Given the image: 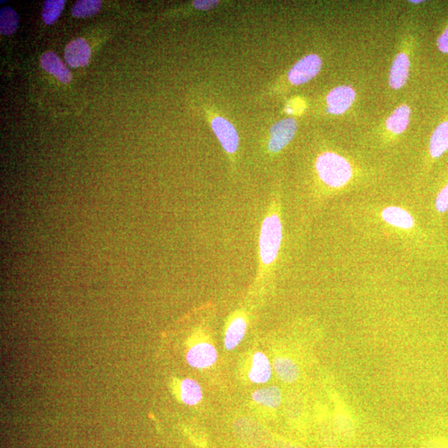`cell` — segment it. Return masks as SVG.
I'll list each match as a JSON object with an SVG mask.
<instances>
[{"label": "cell", "mask_w": 448, "mask_h": 448, "mask_svg": "<svg viewBox=\"0 0 448 448\" xmlns=\"http://www.w3.org/2000/svg\"><path fill=\"white\" fill-rule=\"evenodd\" d=\"M274 368L279 379L285 383H294L299 378V367L291 359L286 357L276 359L274 362Z\"/></svg>", "instance_id": "14"}, {"label": "cell", "mask_w": 448, "mask_h": 448, "mask_svg": "<svg viewBox=\"0 0 448 448\" xmlns=\"http://www.w3.org/2000/svg\"><path fill=\"white\" fill-rule=\"evenodd\" d=\"M410 119V109L406 105L395 109L386 120V127L393 134L403 133L407 129Z\"/></svg>", "instance_id": "18"}, {"label": "cell", "mask_w": 448, "mask_h": 448, "mask_svg": "<svg viewBox=\"0 0 448 448\" xmlns=\"http://www.w3.org/2000/svg\"><path fill=\"white\" fill-rule=\"evenodd\" d=\"M410 62L409 57L404 53H399L393 61L391 74H389V85L393 89H400L408 80Z\"/></svg>", "instance_id": "12"}, {"label": "cell", "mask_w": 448, "mask_h": 448, "mask_svg": "<svg viewBox=\"0 0 448 448\" xmlns=\"http://www.w3.org/2000/svg\"><path fill=\"white\" fill-rule=\"evenodd\" d=\"M219 4V1H212V0H198V1H194V6L196 8H198L199 10H210L212 8L216 7Z\"/></svg>", "instance_id": "26"}, {"label": "cell", "mask_w": 448, "mask_h": 448, "mask_svg": "<svg viewBox=\"0 0 448 448\" xmlns=\"http://www.w3.org/2000/svg\"><path fill=\"white\" fill-rule=\"evenodd\" d=\"M202 388L195 380L184 379L181 384V397L184 404L195 405L202 400Z\"/></svg>", "instance_id": "20"}, {"label": "cell", "mask_w": 448, "mask_h": 448, "mask_svg": "<svg viewBox=\"0 0 448 448\" xmlns=\"http://www.w3.org/2000/svg\"><path fill=\"white\" fill-rule=\"evenodd\" d=\"M100 7V0H79L75 3L72 14L76 18H87L98 12Z\"/></svg>", "instance_id": "23"}, {"label": "cell", "mask_w": 448, "mask_h": 448, "mask_svg": "<svg viewBox=\"0 0 448 448\" xmlns=\"http://www.w3.org/2000/svg\"><path fill=\"white\" fill-rule=\"evenodd\" d=\"M438 48L442 53H448V27L438 37Z\"/></svg>", "instance_id": "27"}, {"label": "cell", "mask_w": 448, "mask_h": 448, "mask_svg": "<svg viewBox=\"0 0 448 448\" xmlns=\"http://www.w3.org/2000/svg\"><path fill=\"white\" fill-rule=\"evenodd\" d=\"M283 240V226L280 217L271 213L262 222L259 238V253L265 266H270L278 257Z\"/></svg>", "instance_id": "2"}, {"label": "cell", "mask_w": 448, "mask_h": 448, "mask_svg": "<svg viewBox=\"0 0 448 448\" xmlns=\"http://www.w3.org/2000/svg\"><path fill=\"white\" fill-rule=\"evenodd\" d=\"M436 208L438 211L440 213H445L448 209V183L438 195Z\"/></svg>", "instance_id": "25"}, {"label": "cell", "mask_w": 448, "mask_h": 448, "mask_svg": "<svg viewBox=\"0 0 448 448\" xmlns=\"http://www.w3.org/2000/svg\"><path fill=\"white\" fill-rule=\"evenodd\" d=\"M212 128L226 152L232 154L238 148V135L235 128L229 120L217 116L212 120Z\"/></svg>", "instance_id": "6"}, {"label": "cell", "mask_w": 448, "mask_h": 448, "mask_svg": "<svg viewBox=\"0 0 448 448\" xmlns=\"http://www.w3.org/2000/svg\"><path fill=\"white\" fill-rule=\"evenodd\" d=\"M217 357L215 347L208 343H201L188 351L187 361L192 367L205 368L212 366L216 362Z\"/></svg>", "instance_id": "10"}, {"label": "cell", "mask_w": 448, "mask_h": 448, "mask_svg": "<svg viewBox=\"0 0 448 448\" xmlns=\"http://www.w3.org/2000/svg\"><path fill=\"white\" fill-rule=\"evenodd\" d=\"M321 65V58L316 54L305 56L292 66L288 73L289 81L294 85L304 84L319 73Z\"/></svg>", "instance_id": "4"}, {"label": "cell", "mask_w": 448, "mask_h": 448, "mask_svg": "<svg viewBox=\"0 0 448 448\" xmlns=\"http://www.w3.org/2000/svg\"><path fill=\"white\" fill-rule=\"evenodd\" d=\"M65 3V0H46L42 12L46 24L50 25L56 22L64 10Z\"/></svg>", "instance_id": "22"}, {"label": "cell", "mask_w": 448, "mask_h": 448, "mask_svg": "<svg viewBox=\"0 0 448 448\" xmlns=\"http://www.w3.org/2000/svg\"><path fill=\"white\" fill-rule=\"evenodd\" d=\"M316 168L322 181L332 188H340L352 177V169L344 157L325 152L317 159Z\"/></svg>", "instance_id": "1"}, {"label": "cell", "mask_w": 448, "mask_h": 448, "mask_svg": "<svg viewBox=\"0 0 448 448\" xmlns=\"http://www.w3.org/2000/svg\"><path fill=\"white\" fill-rule=\"evenodd\" d=\"M420 448H448V438H433L427 439Z\"/></svg>", "instance_id": "24"}, {"label": "cell", "mask_w": 448, "mask_h": 448, "mask_svg": "<svg viewBox=\"0 0 448 448\" xmlns=\"http://www.w3.org/2000/svg\"><path fill=\"white\" fill-rule=\"evenodd\" d=\"M332 422L339 438L351 442L357 435V426L352 416L347 411L344 404L337 406L333 414Z\"/></svg>", "instance_id": "8"}, {"label": "cell", "mask_w": 448, "mask_h": 448, "mask_svg": "<svg viewBox=\"0 0 448 448\" xmlns=\"http://www.w3.org/2000/svg\"><path fill=\"white\" fill-rule=\"evenodd\" d=\"M410 2H411V3H422V1H410Z\"/></svg>", "instance_id": "29"}, {"label": "cell", "mask_w": 448, "mask_h": 448, "mask_svg": "<svg viewBox=\"0 0 448 448\" xmlns=\"http://www.w3.org/2000/svg\"><path fill=\"white\" fill-rule=\"evenodd\" d=\"M256 403L269 408H276L282 403V392L276 386L259 388L253 393Z\"/></svg>", "instance_id": "19"}, {"label": "cell", "mask_w": 448, "mask_h": 448, "mask_svg": "<svg viewBox=\"0 0 448 448\" xmlns=\"http://www.w3.org/2000/svg\"><path fill=\"white\" fill-rule=\"evenodd\" d=\"M297 123L294 119L288 118L272 125L269 148L271 152H278L290 143L296 132Z\"/></svg>", "instance_id": "5"}, {"label": "cell", "mask_w": 448, "mask_h": 448, "mask_svg": "<svg viewBox=\"0 0 448 448\" xmlns=\"http://www.w3.org/2000/svg\"><path fill=\"white\" fill-rule=\"evenodd\" d=\"M234 431L238 438L254 448H269L274 442L265 427L249 418H242L236 421Z\"/></svg>", "instance_id": "3"}, {"label": "cell", "mask_w": 448, "mask_h": 448, "mask_svg": "<svg viewBox=\"0 0 448 448\" xmlns=\"http://www.w3.org/2000/svg\"><path fill=\"white\" fill-rule=\"evenodd\" d=\"M40 62L42 68L46 72L53 75L61 82L69 83L72 81V73L61 61L60 57L53 52L49 51L43 54L41 57Z\"/></svg>", "instance_id": "11"}, {"label": "cell", "mask_w": 448, "mask_h": 448, "mask_svg": "<svg viewBox=\"0 0 448 448\" xmlns=\"http://www.w3.org/2000/svg\"><path fill=\"white\" fill-rule=\"evenodd\" d=\"M355 92L348 86H341L334 89L328 96V111L334 115H341L352 106Z\"/></svg>", "instance_id": "7"}, {"label": "cell", "mask_w": 448, "mask_h": 448, "mask_svg": "<svg viewBox=\"0 0 448 448\" xmlns=\"http://www.w3.org/2000/svg\"><path fill=\"white\" fill-rule=\"evenodd\" d=\"M271 448H304L298 445H296L294 442L286 441V440H274L272 442Z\"/></svg>", "instance_id": "28"}, {"label": "cell", "mask_w": 448, "mask_h": 448, "mask_svg": "<svg viewBox=\"0 0 448 448\" xmlns=\"http://www.w3.org/2000/svg\"><path fill=\"white\" fill-rule=\"evenodd\" d=\"M91 56V50L89 43L81 37L71 42L65 48V61L71 68L87 66L89 64Z\"/></svg>", "instance_id": "9"}, {"label": "cell", "mask_w": 448, "mask_h": 448, "mask_svg": "<svg viewBox=\"0 0 448 448\" xmlns=\"http://www.w3.org/2000/svg\"><path fill=\"white\" fill-rule=\"evenodd\" d=\"M271 366L265 354L257 352L253 359L249 378L255 384H265L271 379Z\"/></svg>", "instance_id": "13"}, {"label": "cell", "mask_w": 448, "mask_h": 448, "mask_svg": "<svg viewBox=\"0 0 448 448\" xmlns=\"http://www.w3.org/2000/svg\"><path fill=\"white\" fill-rule=\"evenodd\" d=\"M382 217L388 224L401 229H411L414 223L413 217L404 209L399 207L385 208Z\"/></svg>", "instance_id": "15"}, {"label": "cell", "mask_w": 448, "mask_h": 448, "mask_svg": "<svg viewBox=\"0 0 448 448\" xmlns=\"http://www.w3.org/2000/svg\"><path fill=\"white\" fill-rule=\"evenodd\" d=\"M247 330L246 321L242 317L235 318L226 332L224 345L226 349L233 350L244 338Z\"/></svg>", "instance_id": "16"}, {"label": "cell", "mask_w": 448, "mask_h": 448, "mask_svg": "<svg viewBox=\"0 0 448 448\" xmlns=\"http://www.w3.org/2000/svg\"><path fill=\"white\" fill-rule=\"evenodd\" d=\"M19 16L10 7H4L0 10V33L3 35H11L19 26Z\"/></svg>", "instance_id": "21"}, {"label": "cell", "mask_w": 448, "mask_h": 448, "mask_svg": "<svg viewBox=\"0 0 448 448\" xmlns=\"http://www.w3.org/2000/svg\"><path fill=\"white\" fill-rule=\"evenodd\" d=\"M430 154L438 158L448 150V121L438 125L430 140Z\"/></svg>", "instance_id": "17"}]
</instances>
